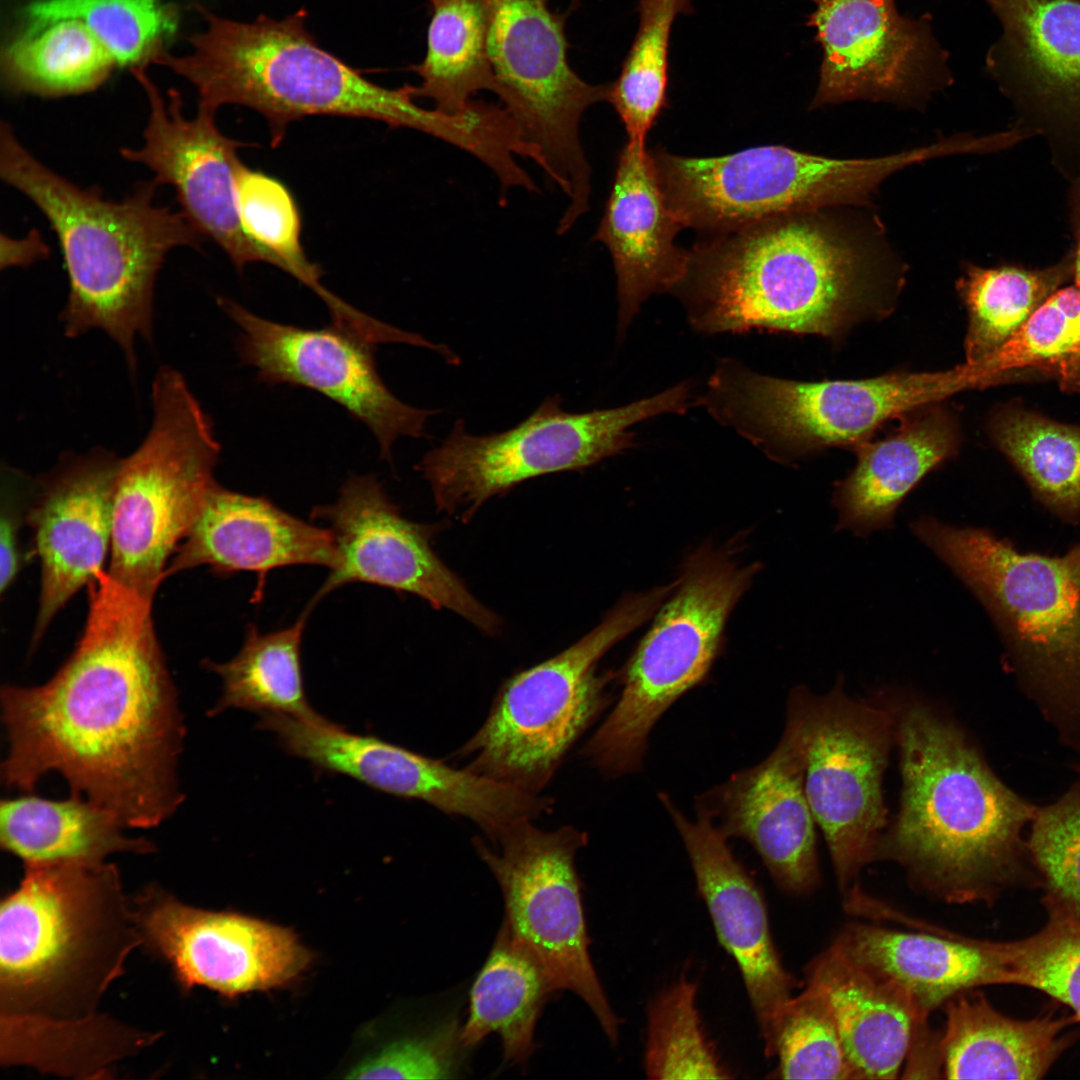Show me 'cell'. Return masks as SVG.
Wrapping results in <instances>:
<instances>
[{
  "label": "cell",
  "instance_id": "obj_37",
  "mask_svg": "<svg viewBox=\"0 0 1080 1080\" xmlns=\"http://www.w3.org/2000/svg\"><path fill=\"white\" fill-rule=\"evenodd\" d=\"M310 608L291 626L261 633L247 627L244 644L231 660H206L207 669L220 676L223 693L209 714L228 708L245 709L261 715L276 714L304 719L320 715L307 700L302 668L301 641Z\"/></svg>",
  "mask_w": 1080,
  "mask_h": 1080
},
{
  "label": "cell",
  "instance_id": "obj_17",
  "mask_svg": "<svg viewBox=\"0 0 1080 1080\" xmlns=\"http://www.w3.org/2000/svg\"><path fill=\"white\" fill-rule=\"evenodd\" d=\"M218 305L240 328L237 353L268 385L302 386L323 394L364 423L391 460L399 437L426 436L428 419L439 410L398 399L378 373L375 344L335 324L307 329L267 320L227 298Z\"/></svg>",
  "mask_w": 1080,
  "mask_h": 1080
},
{
  "label": "cell",
  "instance_id": "obj_51",
  "mask_svg": "<svg viewBox=\"0 0 1080 1080\" xmlns=\"http://www.w3.org/2000/svg\"><path fill=\"white\" fill-rule=\"evenodd\" d=\"M21 517L10 503L2 504L0 517V593L14 584L25 561L30 557L20 546Z\"/></svg>",
  "mask_w": 1080,
  "mask_h": 1080
},
{
  "label": "cell",
  "instance_id": "obj_49",
  "mask_svg": "<svg viewBox=\"0 0 1080 1080\" xmlns=\"http://www.w3.org/2000/svg\"><path fill=\"white\" fill-rule=\"evenodd\" d=\"M457 1022L445 1023L432 1033L390 1044L350 1070L352 1079H448L458 1072L465 1050Z\"/></svg>",
  "mask_w": 1080,
  "mask_h": 1080
},
{
  "label": "cell",
  "instance_id": "obj_2",
  "mask_svg": "<svg viewBox=\"0 0 1080 1080\" xmlns=\"http://www.w3.org/2000/svg\"><path fill=\"white\" fill-rule=\"evenodd\" d=\"M878 698L893 720L902 793L877 859L899 864L913 888L937 900L991 904L1023 873V832L1036 807L934 706L904 693Z\"/></svg>",
  "mask_w": 1080,
  "mask_h": 1080
},
{
  "label": "cell",
  "instance_id": "obj_11",
  "mask_svg": "<svg viewBox=\"0 0 1080 1080\" xmlns=\"http://www.w3.org/2000/svg\"><path fill=\"white\" fill-rule=\"evenodd\" d=\"M687 384L620 408L571 413L547 397L516 426L487 435L457 420L416 466L441 513L467 522L491 498L535 477L582 470L631 445L628 429L653 416L681 412Z\"/></svg>",
  "mask_w": 1080,
  "mask_h": 1080
},
{
  "label": "cell",
  "instance_id": "obj_14",
  "mask_svg": "<svg viewBox=\"0 0 1080 1080\" xmlns=\"http://www.w3.org/2000/svg\"><path fill=\"white\" fill-rule=\"evenodd\" d=\"M480 830L472 844L502 891L503 924L541 964L554 991L578 995L615 1045L619 1020L589 955L575 864L587 833L571 825L544 830L529 818Z\"/></svg>",
  "mask_w": 1080,
  "mask_h": 1080
},
{
  "label": "cell",
  "instance_id": "obj_40",
  "mask_svg": "<svg viewBox=\"0 0 1080 1080\" xmlns=\"http://www.w3.org/2000/svg\"><path fill=\"white\" fill-rule=\"evenodd\" d=\"M972 364L982 388L1037 376L1080 393V288H1059L1005 344Z\"/></svg>",
  "mask_w": 1080,
  "mask_h": 1080
},
{
  "label": "cell",
  "instance_id": "obj_9",
  "mask_svg": "<svg viewBox=\"0 0 1080 1080\" xmlns=\"http://www.w3.org/2000/svg\"><path fill=\"white\" fill-rule=\"evenodd\" d=\"M148 434L120 459L112 505L109 577L152 601L167 567L217 483L220 446L184 377L161 367Z\"/></svg>",
  "mask_w": 1080,
  "mask_h": 1080
},
{
  "label": "cell",
  "instance_id": "obj_35",
  "mask_svg": "<svg viewBox=\"0 0 1080 1080\" xmlns=\"http://www.w3.org/2000/svg\"><path fill=\"white\" fill-rule=\"evenodd\" d=\"M420 78L415 97L461 115L478 92H494L488 27L480 0H431L423 60L411 67Z\"/></svg>",
  "mask_w": 1080,
  "mask_h": 1080
},
{
  "label": "cell",
  "instance_id": "obj_6",
  "mask_svg": "<svg viewBox=\"0 0 1080 1080\" xmlns=\"http://www.w3.org/2000/svg\"><path fill=\"white\" fill-rule=\"evenodd\" d=\"M813 212L703 236L683 288L707 331L753 328L833 336L871 296L858 248Z\"/></svg>",
  "mask_w": 1080,
  "mask_h": 1080
},
{
  "label": "cell",
  "instance_id": "obj_18",
  "mask_svg": "<svg viewBox=\"0 0 1080 1080\" xmlns=\"http://www.w3.org/2000/svg\"><path fill=\"white\" fill-rule=\"evenodd\" d=\"M311 517L329 524L337 563L309 607L340 586L363 582L410 593L496 636L501 618L481 603L432 548L435 529L403 517L372 475H351L331 505Z\"/></svg>",
  "mask_w": 1080,
  "mask_h": 1080
},
{
  "label": "cell",
  "instance_id": "obj_44",
  "mask_svg": "<svg viewBox=\"0 0 1080 1080\" xmlns=\"http://www.w3.org/2000/svg\"><path fill=\"white\" fill-rule=\"evenodd\" d=\"M28 23L59 19L83 22L117 66H147L165 52L178 26V11L161 0H35Z\"/></svg>",
  "mask_w": 1080,
  "mask_h": 1080
},
{
  "label": "cell",
  "instance_id": "obj_5",
  "mask_svg": "<svg viewBox=\"0 0 1080 1080\" xmlns=\"http://www.w3.org/2000/svg\"><path fill=\"white\" fill-rule=\"evenodd\" d=\"M199 11L207 28L190 38L192 53L175 57L165 51L153 63L190 81L199 108L216 112L237 104L259 112L273 146L292 122L313 115L372 119L444 142L457 133L454 116L415 102V86L377 85L323 49L306 28L305 9L282 20L260 15L250 23Z\"/></svg>",
  "mask_w": 1080,
  "mask_h": 1080
},
{
  "label": "cell",
  "instance_id": "obj_15",
  "mask_svg": "<svg viewBox=\"0 0 1080 1080\" xmlns=\"http://www.w3.org/2000/svg\"><path fill=\"white\" fill-rule=\"evenodd\" d=\"M488 27L494 94L522 140L563 192L591 187V167L580 141L586 110L608 100L610 83L583 80L568 60L565 18L547 0H480Z\"/></svg>",
  "mask_w": 1080,
  "mask_h": 1080
},
{
  "label": "cell",
  "instance_id": "obj_25",
  "mask_svg": "<svg viewBox=\"0 0 1080 1080\" xmlns=\"http://www.w3.org/2000/svg\"><path fill=\"white\" fill-rule=\"evenodd\" d=\"M659 798L682 838L719 942L741 972L766 1042L798 982L783 965L773 942L761 890L706 812L697 810V820L692 821L668 795L661 793Z\"/></svg>",
  "mask_w": 1080,
  "mask_h": 1080
},
{
  "label": "cell",
  "instance_id": "obj_20",
  "mask_svg": "<svg viewBox=\"0 0 1080 1080\" xmlns=\"http://www.w3.org/2000/svg\"><path fill=\"white\" fill-rule=\"evenodd\" d=\"M133 902L142 945L170 966L183 991L203 986L234 997L281 987L312 960L287 928L196 908L156 885Z\"/></svg>",
  "mask_w": 1080,
  "mask_h": 1080
},
{
  "label": "cell",
  "instance_id": "obj_28",
  "mask_svg": "<svg viewBox=\"0 0 1080 1080\" xmlns=\"http://www.w3.org/2000/svg\"><path fill=\"white\" fill-rule=\"evenodd\" d=\"M334 537L294 517L273 502L228 490L211 489L191 531L177 548L166 578L199 566L219 576L250 571L258 575L254 599L261 598L269 571L291 565L337 563Z\"/></svg>",
  "mask_w": 1080,
  "mask_h": 1080
},
{
  "label": "cell",
  "instance_id": "obj_50",
  "mask_svg": "<svg viewBox=\"0 0 1080 1080\" xmlns=\"http://www.w3.org/2000/svg\"><path fill=\"white\" fill-rule=\"evenodd\" d=\"M929 1017L920 1014L914 1022L901 1071L903 1078H944L942 1031L930 1025Z\"/></svg>",
  "mask_w": 1080,
  "mask_h": 1080
},
{
  "label": "cell",
  "instance_id": "obj_45",
  "mask_svg": "<svg viewBox=\"0 0 1080 1080\" xmlns=\"http://www.w3.org/2000/svg\"><path fill=\"white\" fill-rule=\"evenodd\" d=\"M1047 918L1030 936L992 941L997 985L1043 992L1068 1006L1080 1020V917L1045 896Z\"/></svg>",
  "mask_w": 1080,
  "mask_h": 1080
},
{
  "label": "cell",
  "instance_id": "obj_46",
  "mask_svg": "<svg viewBox=\"0 0 1080 1080\" xmlns=\"http://www.w3.org/2000/svg\"><path fill=\"white\" fill-rule=\"evenodd\" d=\"M764 1051L777 1058L772 1078L854 1080L828 998L811 982L779 1010Z\"/></svg>",
  "mask_w": 1080,
  "mask_h": 1080
},
{
  "label": "cell",
  "instance_id": "obj_32",
  "mask_svg": "<svg viewBox=\"0 0 1080 1080\" xmlns=\"http://www.w3.org/2000/svg\"><path fill=\"white\" fill-rule=\"evenodd\" d=\"M958 440L952 417L931 409L906 421L883 440L861 443L854 470L834 494L837 529L867 536L892 527L904 497L955 452Z\"/></svg>",
  "mask_w": 1080,
  "mask_h": 1080
},
{
  "label": "cell",
  "instance_id": "obj_33",
  "mask_svg": "<svg viewBox=\"0 0 1080 1080\" xmlns=\"http://www.w3.org/2000/svg\"><path fill=\"white\" fill-rule=\"evenodd\" d=\"M123 828L110 812L75 795L52 800L27 793L1 801V848L24 866L90 865L114 853L156 850L145 838L127 837Z\"/></svg>",
  "mask_w": 1080,
  "mask_h": 1080
},
{
  "label": "cell",
  "instance_id": "obj_13",
  "mask_svg": "<svg viewBox=\"0 0 1080 1080\" xmlns=\"http://www.w3.org/2000/svg\"><path fill=\"white\" fill-rule=\"evenodd\" d=\"M785 726L799 745L805 793L844 897L878 860L886 824L882 779L894 742L891 714L879 698L854 699L838 681L825 695L794 688Z\"/></svg>",
  "mask_w": 1080,
  "mask_h": 1080
},
{
  "label": "cell",
  "instance_id": "obj_7",
  "mask_svg": "<svg viewBox=\"0 0 1080 1080\" xmlns=\"http://www.w3.org/2000/svg\"><path fill=\"white\" fill-rule=\"evenodd\" d=\"M911 530L982 604L1020 686L1080 754V541L1062 555L1023 551L931 515Z\"/></svg>",
  "mask_w": 1080,
  "mask_h": 1080
},
{
  "label": "cell",
  "instance_id": "obj_36",
  "mask_svg": "<svg viewBox=\"0 0 1080 1080\" xmlns=\"http://www.w3.org/2000/svg\"><path fill=\"white\" fill-rule=\"evenodd\" d=\"M116 66L107 48L76 19L28 23L1 59L3 82L10 91L44 97L94 90Z\"/></svg>",
  "mask_w": 1080,
  "mask_h": 1080
},
{
  "label": "cell",
  "instance_id": "obj_27",
  "mask_svg": "<svg viewBox=\"0 0 1080 1080\" xmlns=\"http://www.w3.org/2000/svg\"><path fill=\"white\" fill-rule=\"evenodd\" d=\"M684 229L668 203L646 143L621 149L605 211L594 240L608 249L617 279L619 330L650 295L677 289L686 277L690 250L675 243Z\"/></svg>",
  "mask_w": 1080,
  "mask_h": 1080
},
{
  "label": "cell",
  "instance_id": "obj_16",
  "mask_svg": "<svg viewBox=\"0 0 1080 1080\" xmlns=\"http://www.w3.org/2000/svg\"><path fill=\"white\" fill-rule=\"evenodd\" d=\"M259 727L276 734L289 753L315 768L343 774L379 791L423 801L485 829L521 818L535 820L553 799L530 794L455 768L372 735L347 731L322 716L262 715Z\"/></svg>",
  "mask_w": 1080,
  "mask_h": 1080
},
{
  "label": "cell",
  "instance_id": "obj_24",
  "mask_svg": "<svg viewBox=\"0 0 1080 1080\" xmlns=\"http://www.w3.org/2000/svg\"><path fill=\"white\" fill-rule=\"evenodd\" d=\"M696 806L727 838L750 843L784 892L804 896L819 886L816 822L801 751L787 726L763 761L699 796Z\"/></svg>",
  "mask_w": 1080,
  "mask_h": 1080
},
{
  "label": "cell",
  "instance_id": "obj_21",
  "mask_svg": "<svg viewBox=\"0 0 1080 1080\" xmlns=\"http://www.w3.org/2000/svg\"><path fill=\"white\" fill-rule=\"evenodd\" d=\"M807 25L823 57L811 108L855 99L913 103L950 78L927 21L895 0H813Z\"/></svg>",
  "mask_w": 1080,
  "mask_h": 1080
},
{
  "label": "cell",
  "instance_id": "obj_42",
  "mask_svg": "<svg viewBox=\"0 0 1080 1080\" xmlns=\"http://www.w3.org/2000/svg\"><path fill=\"white\" fill-rule=\"evenodd\" d=\"M237 205L246 235L269 254L274 266L295 277L326 304L332 323L362 329L368 315L355 309L321 284V271L305 256L300 242V217L287 188L278 180L239 165L235 174Z\"/></svg>",
  "mask_w": 1080,
  "mask_h": 1080
},
{
  "label": "cell",
  "instance_id": "obj_48",
  "mask_svg": "<svg viewBox=\"0 0 1080 1080\" xmlns=\"http://www.w3.org/2000/svg\"><path fill=\"white\" fill-rule=\"evenodd\" d=\"M1027 850L1047 897L1080 917V781L1055 802L1036 807Z\"/></svg>",
  "mask_w": 1080,
  "mask_h": 1080
},
{
  "label": "cell",
  "instance_id": "obj_38",
  "mask_svg": "<svg viewBox=\"0 0 1080 1080\" xmlns=\"http://www.w3.org/2000/svg\"><path fill=\"white\" fill-rule=\"evenodd\" d=\"M992 437L1059 520L1080 521V427L1052 421L1016 406L999 410Z\"/></svg>",
  "mask_w": 1080,
  "mask_h": 1080
},
{
  "label": "cell",
  "instance_id": "obj_43",
  "mask_svg": "<svg viewBox=\"0 0 1080 1080\" xmlns=\"http://www.w3.org/2000/svg\"><path fill=\"white\" fill-rule=\"evenodd\" d=\"M639 25L620 73L610 82L608 102L619 116L627 140L646 138L667 107L669 46L675 19L689 15L692 0H639Z\"/></svg>",
  "mask_w": 1080,
  "mask_h": 1080
},
{
  "label": "cell",
  "instance_id": "obj_8",
  "mask_svg": "<svg viewBox=\"0 0 1080 1080\" xmlns=\"http://www.w3.org/2000/svg\"><path fill=\"white\" fill-rule=\"evenodd\" d=\"M674 584L620 600L589 633L557 655L510 677L477 731L457 750L465 768L541 794L566 755L609 702L600 659L651 618Z\"/></svg>",
  "mask_w": 1080,
  "mask_h": 1080
},
{
  "label": "cell",
  "instance_id": "obj_52",
  "mask_svg": "<svg viewBox=\"0 0 1080 1080\" xmlns=\"http://www.w3.org/2000/svg\"><path fill=\"white\" fill-rule=\"evenodd\" d=\"M49 247L39 232L33 230L23 239L1 236V266H25L48 256Z\"/></svg>",
  "mask_w": 1080,
  "mask_h": 1080
},
{
  "label": "cell",
  "instance_id": "obj_10",
  "mask_svg": "<svg viewBox=\"0 0 1080 1080\" xmlns=\"http://www.w3.org/2000/svg\"><path fill=\"white\" fill-rule=\"evenodd\" d=\"M758 570L709 546L686 560L625 666L615 706L582 749L593 768L618 777L641 766L653 726L708 674L726 621Z\"/></svg>",
  "mask_w": 1080,
  "mask_h": 1080
},
{
  "label": "cell",
  "instance_id": "obj_41",
  "mask_svg": "<svg viewBox=\"0 0 1080 1080\" xmlns=\"http://www.w3.org/2000/svg\"><path fill=\"white\" fill-rule=\"evenodd\" d=\"M6 1035L2 1063L30 1065L62 1075L95 1076L111 1063L153 1041L154 1035L136 1031L96 1015L78 1022H1Z\"/></svg>",
  "mask_w": 1080,
  "mask_h": 1080
},
{
  "label": "cell",
  "instance_id": "obj_4",
  "mask_svg": "<svg viewBox=\"0 0 1080 1080\" xmlns=\"http://www.w3.org/2000/svg\"><path fill=\"white\" fill-rule=\"evenodd\" d=\"M142 944L114 864L24 866L19 886L1 901V1021L95 1017Z\"/></svg>",
  "mask_w": 1080,
  "mask_h": 1080
},
{
  "label": "cell",
  "instance_id": "obj_39",
  "mask_svg": "<svg viewBox=\"0 0 1080 1080\" xmlns=\"http://www.w3.org/2000/svg\"><path fill=\"white\" fill-rule=\"evenodd\" d=\"M1069 279H1073L1071 252L1043 269L971 266L960 281L969 316L966 362L975 363L998 350Z\"/></svg>",
  "mask_w": 1080,
  "mask_h": 1080
},
{
  "label": "cell",
  "instance_id": "obj_19",
  "mask_svg": "<svg viewBox=\"0 0 1080 1080\" xmlns=\"http://www.w3.org/2000/svg\"><path fill=\"white\" fill-rule=\"evenodd\" d=\"M972 388L977 382L966 363L935 373L814 383L745 374L729 400L763 436L802 452L859 442L891 417Z\"/></svg>",
  "mask_w": 1080,
  "mask_h": 1080
},
{
  "label": "cell",
  "instance_id": "obj_29",
  "mask_svg": "<svg viewBox=\"0 0 1080 1080\" xmlns=\"http://www.w3.org/2000/svg\"><path fill=\"white\" fill-rule=\"evenodd\" d=\"M909 920L918 931L849 922L832 942L852 959L902 986L919 1010L929 1015L962 991L996 985L991 940Z\"/></svg>",
  "mask_w": 1080,
  "mask_h": 1080
},
{
  "label": "cell",
  "instance_id": "obj_23",
  "mask_svg": "<svg viewBox=\"0 0 1080 1080\" xmlns=\"http://www.w3.org/2000/svg\"><path fill=\"white\" fill-rule=\"evenodd\" d=\"M119 463L105 449L71 454L37 482L26 514L41 568L33 648L68 601L107 570Z\"/></svg>",
  "mask_w": 1080,
  "mask_h": 1080
},
{
  "label": "cell",
  "instance_id": "obj_1",
  "mask_svg": "<svg viewBox=\"0 0 1080 1080\" xmlns=\"http://www.w3.org/2000/svg\"><path fill=\"white\" fill-rule=\"evenodd\" d=\"M83 633L47 682L1 689L8 753L2 779L30 793L47 773L124 827L153 828L184 796L177 762L185 736L152 602L106 571L87 587Z\"/></svg>",
  "mask_w": 1080,
  "mask_h": 1080
},
{
  "label": "cell",
  "instance_id": "obj_31",
  "mask_svg": "<svg viewBox=\"0 0 1080 1080\" xmlns=\"http://www.w3.org/2000/svg\"><path fill=\"white\" fill-rule=\"evenodd\" d=\"M942 1008L948 1079H1040L1072 1043L1069 1028L1080 1021L1051 1013L1015 1019L976 989L952 996Z\"/></svg>",
  "mask_w": 1080,
  "mask_h": 1080
},
{
  "label": "cell",
  "instance_id": "obj_3",
  "mask_svg": "<svg viewBox=\"0 0 1080 1080\" xmlns=\"http://www.w3.org/2000/svg\"><path fill=\"white\" fill-rule=\"evenodd\" d=\"M0 176L42 212L58 238L69 279L66 336L104 331L134 372L137 337L153 336L155 282L166 255L180 246L198 249L203 236L181 211L156 203L154 181L120 201L106 199L44 165L4 122Z\"/></svg>",
  "mask_w": 1080,
  "mask_h": 1080
},
{
  "label": "cell",
  "instance_id": "obj_30",
  "mask_svg": "<svg viewBox=\"0 0 1080 1080\" xmlns=\"http://www.w3.org/2000/svg\"><path fill=\"white\" fill-rule=\"evenodd\" d=\"M804 974L828 998L854 1080L897 1078L914 1022L926 1014L909 992L833 942L808 962Z\"/></svg>",
  "mask_w": 1080,
  "mask_h": 1080
},
{
  "label": "cell",
  "instance_id": "obj_12",
  "mask_svg": "<svg viewBox=\"0 0 1080 1080\" xmlns=\"http://www.w3.org/2000/svg\"><path fill=\"white\" fill-rule=\"evenodd\" d=\"M664 193L684 228L703 236L780 216L865 202L890 175L906 168L903 153L836 159L782 145L716 157L651 150Z\"/></svg>",
  "mask_w": 1080,
  "mask_h": 1080
},
{
  "label": "cell",
  "instance_id": "obj_53",
  "mask_svg": "<svg viewBox=\"0 0 1080 1080\" xmlns=\"http://www.w3.org/2000/svg\"><path fill=\"white\" fill-rule=\"evenodd\" d=\"M1068 193V211L1071 232L1074 239V248L1071 251L1073 258V280L1080 288V171L1071 179Z\"/></svg>",
  "mask_w": 1080,
  "mask_h": 1080
},
{
  "label": "cell",
  "instance_id": "obj_47",
  "mask_svg": "<svg viewBox=\"0 0 1080 1080\" xmlns=\"http://www.w3.org/2000/svg\"><path fill=\"white\" fill-rule=\"evenodd\" d=\"M696 998L697 984L683 976L650 1004L644 1055L649 1078L733 1077L704 1032Z\"/></svg>",
  "mask_w": 1080,
  "mask_h": 1080
},
{
  "label": "cell",
  "instance_id": "obj_34",
  "mask_svg": "<svg viewBox=\"0 0 1080 1080\" xmlns=\"http://www.w3.org/2000/svg\"><path fill=\"white\" fill-rule=\"evenodd\" d=\"M551 982L536 958L503 924L470 992L469 1014L460 1031L470 1049L497 1033L506 1062L521 1064L534 1050V1031Z\"/></svg>",
  "mask_w": 1080,
  "mask_h": 1080
},
{
  "label": "cell",
  "instance_id": "obj_26",
  "mask_svg": "<svg viewBox=\"0 0 1080 1080\" xmlns=\"http://www.w3.org/2000/svg\"><path fill=\"white\" fill-rule=\"evenodd\" d=\"M985 2L1002 27L986 57L1000 89L1036 134L1080 132V0Z\"/></svg>",
  "mask_w": 1080,
  "mask_h": 1080
},
{
  "label": "cell",
  "instance_id": "obj_22",
  "mask_svg": "<svg viewBox=\"0 0 1080 1080\" xmlns=\"http://www.w3.org/2000/svg\"><path fill=\"white\" fill-rule=\"evenodd\" d=\"M149 102V118L140 148H122L128 161L143 164L154 182L174 188L181 212L203 237L215 241L238 271L251 262L274 265L269 254L245 233L240 220L235 174L242 163V144L218 129L213 111L199 108L196 117L182 114L177 90L167 103L146 74V66L131 68Z\"/></svg>",
  "mask_w": 1080,
  "mask_h": 1080
}]
</instances>
